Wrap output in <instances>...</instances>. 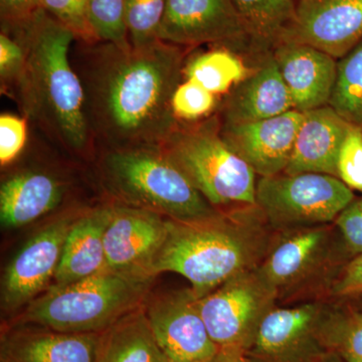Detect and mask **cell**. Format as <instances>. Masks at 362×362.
Masks as SVG:
<instances>
[{"label":"cell","mask_w":362,"mask_h":362,"mask_svg":"<svg viewBox=\"0 0 362 362\" xmlns=\"http://www.w3.org/2000/svg\"><path fill=\"white\" fill-rule=\"evenodd\" d=\"M189 51L160 40L137 49L75 40L71 61L96 148L161 147L178 124L171 98Z\"/></svg>","instance_id":"cell-1"},{"label":"cell","mask_w":362,"mask_h":362,"mask_svg":"<svg viewBox=\"0 0 362 362\" xmlns=\"http://www.w3.org/2000/svg\"><path fill=\"white\" fill-rule=\"evenodd\" d=\"M1 30L25 51V71L11 98L30 130L71 156L93 160L96 146L84 89L71 61L74 33L40 7L18 23L1 25Z\"/></svg>","instance_id":"cell-2"},{"label":"cell","mask_w":362,"mask_h":362,"mask_svg":"<svg viewBox=\"0 0 362 362\" xmlns=\"http://www.w3.org/2000/svg\"><path fill=\"white\" fill-rule=\"evenodd\" d=\"M277 235L256 204L223 209L216 218L197 223L168 218V233L149 275L178 274L201 298L233 276L258 268Z\"/></svg>","instance_id":"cell-3"},{"label":"cell","mask_w":362,"mask_h":362,"mask_svg":"<svg viewBox=\"0 0 362 362\" xmlns=\"http://www.w3.org/2000/svg\"><path fill=\"white\" fill-rule=\"evenodd\" d=\"M98 176L114 202L139 207L181 223L211 220L214 206L160 147H98Z\"/></svg>","instance_id":"cell-4"},{"label":"cell","mask_w":362,"mask_h":362,"mask_svg":"<svg viewBox=\"0 0 362 362\" xmlns=\"http://www.w3.org/2000/svg\"><path fill=\"white\" fill-rule=\"evenodd\" d=\"M154 279L104 271L64 286H49L8 326L35 325L71 333H100L148 299Z\"/></svg>","instance_id":"cell-5"},{"label":"cell","mask_w":362,"mask_h":362,"mask_svg":"<svg viewBox=\"0 0 362 362\" xmlns=\"http://www.w3.org/2000/svg\"><path fill=\"white\" fill-rule=\"evenodd\" d=\"M350 262L334 223L278 233L258 270L278 306L323 301Z\"/></svg>","instance_id":"cell-6"},{"label":"cell","mask_w":362,"mask_h":362,"mask_svg":"<svg viewBox=\"0 0 362 362\" xmlns=\"http://www.w3.org/2000/svg\"><path fill=\"white\" fill-rule=\"evenodd\" d=\"M160 148L214 206L256 204L257 175L221 137L216 112L197 122H178Z\"/></svg>","instance_id":"cell-7"},{"label":"cell","mask_w":362,"mask_h":362,"mask_svg":"<svg viewBox=\"0 0 362 362\" xmlns=\"http://www.w3.org/2000/svg\"><path fill=\"white\" fill-rule=\"evenodd\" d=\"M356 197L339 178L322 173H281L257 181L256 206L276 233L333 223Z\"/></svg>","instance_id":"cell-8"},{"label":"cell","mask_w":362,"mask_h":362,"mask_svg":"<svg viewBox=\"0 0 362 362\" xmlns=\"http://www.w3.org/2000/svg\"><path fill=\"white\" fill-rule=\"evenodd\" d=\"M197 306L214 342L221 349L245 354L264 319L278 304L273 289L255 268L197 298Z\"/></svg>","instance_id":"cell-9"},{"label":"cell","mask_w":362,"mask_h":362,"mask_svg":"<svg viewBox=\"0 0 362 362\" xmlns=\"http://www.w3.org/2000/svg\"><path fill=\"white\" fill-rule=\"evenodd\" d=\"M82 211L70 209L57 216L14 255L1 279V306L6 313H16L30 304L54 279L66 235Z\"/></svg>","instance_id":"cell-10"},{"label":"cell","mask_w":362,"mask_h":362,"mask_svg":"<svg viewBox=\"0 0 362 362\" xmlns=\"http://www.w3.org/2000/svg\"><path fill=\"white\" fill-rule=\"evenodd\" d=\"M158 37L187 49L211 45L252 52L233 0H166Z\"/></svg>","instance_id":"cell-11"},{"label":"cell","mask_w":362,"mask_h":362,"mask_svg":"<svg viewBox=\"0 0 362 362\" xmlns=\"http://www.w3.org/2000/svg\"><path fill=\"white\" fill-rule=\"evenodd\" d=\"M325 301L276 306L245 352L247 362H321L330 352L319 332Z\"/></svg>","instance_id":"cell-12"},{"label":"cell","mask_w":362,"mask_h":362,"mask_svg":"<svg viewBox=\"0 0 362 362\" xmlns=\"http://www.w3.org/2000/svg\"><path fill=\"white\" fill-rule=\"evenodd\" d=\"M145 314L168 362H202L220 352L197 306L192 288L146 300Z\"/></svg>","instance_id":"cell-13"},{"label":"cell","mask_w":362,"mask_h":362,"mask_svg":"<svg viewBox=\"0 0 362 362\" xmlns=\"http://www.w3.org/2000/svg\"><path fill=\"white\" fill-rule=\"evenodd\" d=\"M168 233L161 214L112 202V216L105 233L107 270L152 278L149 267Z\"/></svg>","instance_id":"cell-14"},{"label":"cell","mask_w":362,"mask_h":362,"mask_svg":"<svg viewBox=\"0 0 362 362\" xmlns=\"http://www.w3.org/2000/svg\"><path fill=\"white\" fill-rule=\"evenodd\" d=\"M361 40L362 0H298L281 42L312 45L340 59Z\"/></svg>","instance_id":"cell-15"},{"label":"cell","mask_w":362,"mask_h":362,"mask_svg":"<svg viewBox=\"0 0 362 362\" xmlns=\"http://www.w3.org/2000/svg\"><path fill=\"white\" fill-rule=\"evenodd\" d=\"M302 119L303 113L292 110L256 122H221V134L257 176L269 177L287 168Z\"/></svg>","instance_id":"cell-16"},{"label":"cell","mask_w":362,"mask_h":362,"mask_svg":"<svg viewBox=\"0 0 362 362\" xmlns=\"http://www.w3.org/2000/svg\"><path fill=\"white\" fill-rule=\"evenodd\" d=\"M296 111L328 106L337 78L338 59L312 45L286 42L271 52Z\"/></svg>","instance_id":"cell-17"},{"label":"cell","mask_w":362,"mask_h":362,"mask_svg":"<svg viewBox=\"0 0 362 362\" xmlns=\"http://www.w3.org/2000/svg\"><path fill=\"white\" fill-rule=\"evenodd\" d=\"M70 182L54 171L23 168L9 173L0 185V223L4 230L23 228L65 202Z\"/></svg>","instance_id":"cell-18"},{"label":"cell","mask_w":362,"mask_h":362,"mask_svg":"<svg viewBox=\"0 0 362 362\" xmlns=\"http://www.w3.org/2000/svg\"><path fill=\"white\" fill-rule=\"evenodd\" d=\"M102 332L71 333L35 325L6 326L0 362H97Z\"/></svg>","instance_id":"cell-19"},{"label":"cell","mask_w":362,"mask_h":362,"mask_svg":"<svg viewBox=\"0 0 362 362\" xmlns=\"http://www.w3.org/2000/svg\"><path fill=\"white\" fill-rule=\"evenodd\" d=\"M295 110L291 95L275 59L267 54L259 65L235 86L216 114L223 123H247L265 120Z\"/></svg>","instance_id":"cell-20"},{"label":"cell","mask_w":362,"mask_h":362,"mask_svg":"<svg viewBox=\"0 0 362 362\" xmlns=\"http://www.w3.org/2000/svg\"><path fill=\"white\" fill-rule=\"evenodd\" d=\"M350 126L329 105L305 112L284 173L337 177L338 156Z\"/></svg>","instance_id":"cell-21"},{"label":"cell","mask_w":362,"mask_h":362,"mask_svg":"<svg viewBox=\"0 0 362 362\" xmlns=\"http://www.w3.org/2000/svg\"><path fill=\"white\" fill-rule=\"evenodd\" d=\"M112 202L83 209L71 225L59 261L54 286H64L107 271L104 238Z\"/></svg>","instance_id":"cell-22"},{"label":"cell","mask_w":362,"mask_h":362,"mask_svg":"<svg viewBox=\"0 0 362 362\" xmlns=\"http://www.w3.org/2000/svg\"><path fill=\"white\" fill-rule=\"evenodd\" d=\"M144 304L102 332L97 362H168L150 328Z\"/></svg>","instance_id":"cell-23"},{"label":"cell","mask_w":362,"mask_h":362,"mask_svg":"<svg viewBox=\"0 0 362 362\" xmlns=\"http://www.w3.org/2000/svg\"><path fill=\"white\" fill-rule=\"evenodd\" d=\"M255 54H271L296 16L298 0H233Z\"/></svg>","instance_id":"cell-24"},{"label":"cell","mask_w":362,"mask_h":362,"mask_svg":"<svg viewBox=\"0 0 362 362\" xmlns=\"http://www.w3.org/2000/svg\"><path fill=\"white\" fill-rule=\"evenodd\" d=\"M319 332L326 349L343 361L362 362V311L349 300H326Z\"/></svg>","instance_id":"cell-25"},{"label":"cell","mask_w":362,"mask_h":362,"mask_svg":"<svg viewBox=\"0 0 362 362\" xmlns=\"http://www.w3.org/2000/svg\"><path fill=\"white\" fill-rule=\"evenodd\" d=\"M251 71L237 52L214 47L187 58L183 77L220 97L228 94Z\"/></svg>","instance_id":"cell-26"},{"label":"cell","mask_w":362,"mask_h":362,"mask_svg":"<svg viewBox=\"0 0 362 362\" xmlns=\"http://www.w3.org/2000/svg\"><path fill=\"white\" fill-rule=\"evenodd\" d=\"M329 106L351 125L362 128V40L338 59Z\"/></svg>","instance_id":"cell-27"},{"label":"cell","mask_w":362,"mask_h":362,"mask_svg":"<svg viewBox=\"0 0 362 362\" xmlns=\"http://www.w3.org/2000/svg\"><path fill=\"white\" fill-rule=\"evenodd\" d=\"M127 0H89L88 18L95 39L130 47L126 26Z\"/></svg>","instance_id":"cell-28"},{"label":"cell","mask_w":362,"mask_h":362,"mask_svg":"<svg viewBox=\"0 0 362 362\" xmlns=\"http://www.w3.org/2000/svg\"><path fill=\"white\" fill-rule=\"evenodd\" d=\"M166 0H127L126 26L131 47H142L159 40Z\"/></svg>","instance_id":"cell-29"},{"label":"cell","mask_w":362,"mask_h":362,"mask_svg":"<svg viewBox=\"0 0 362 362\" xmlns=\"http://www.w3.org/2000/svg\"><path fill=\"white\" fill-rule=\"evenodd\" d=\"M218 104V96L189 80H183L171 98V109L178 122L204 120L216 113Z\"/></svg>","instance_id":"cell-30"},{"label":"cell","mask_w":362,"mask_h":362,"mask_svg":"<svg viewBox=\"0 0 362 362\" xmlns=\"http://www.w3.org/2000/svg\"><path fill=\"white\" fill-rule=\"evenodd\" d=\"M89 0H40V7L63 23L75 35L76 40L96 42L88 18Z\"/></svg>","instance_id":"cell-31"},{"label":"cell","mask_w":362,"mask_h":362,"mask_svg":"<svg viewBox=\"0 0 362 362\" xmlns=\"http://www.w3.org/2000/svg\"><path fill=\"white\" fill-rule=\"evenodd\" d=\"M30 126L23 116L2 113L0 116V164L11 165L25 151L30 142Z\"/></svg>","instance_id":"cell-32"},{"label":"cell","mask_w":362,"mask_h":362,"mask_svg":"<svg viewBox=\"0 0 362 362\" xmlns=\"http://www.w3.org/2000/svg\"><path fill=\"white\" fill-rule=\"evenodd\" d=\"M337 177L362 194V128L350 126L338 156Z\"/></svg>","instance_id":"cell-33"},{"label":"cell","mask_w":362,"mask_h":362,"mask_svg":"<svg viewBox=\"0 0 362 362\" xmlns=\"http://www.w3.org/2000/svg\"><path fill=\"white\" fill-rule=\"evenodd\" d=\"M25 51L18 40L0 33V82L1 92L11 97L25 71Z\"/></svg>","instance_id":"cell-34"},{"label":"cell","mask_w":362,"mask_h":362,"mask_svg":"<svg viewBox=\"0 0 362 362\" xmlns=\"http://www.w3.org/2000/svg\"><path fill=\"white\" fill-rule=\"evenodd\" d=\"M350 261L362 255V195L345 207L334 221Z\"/></svg>","instance_id":"cell-35"},{"label":"cell","mask_w":362,"mask_h":362,"mask_svg":"<svg viewBox=\"0 0 362 362\" xmlns=\"http://www.w3.org/2000/svg\"><path fill=\"white\" fill-rule=\"evenodd\" d=\"M361 293L362 255L344 267L331 289L329 299H349Z\"/></svg>","instance_id":"cell-36"},{"label":"cell","mask_w":362,"mask_h":362,"mask_svg":"<svg viewBox=\"0 0 362 362\" xmlns=\"http://www.w3.org/2000/svg\"><path fill=\"white\" fill-rule=\"evenodd\" d=\"M40 7V0H0L1 25H11L28 18Z\"/></svg>","instance_id":"cell-37"},{"label":"cell","mask_w":362,"mask_h":362,"mask_svg":"<svg viewBox=\"0 0 362 362\" xmlns=\"http://www.w3.org/2000/svg\"><path fill=\"white\" fill-rule=\"evenodd\" d=\"M202 362H247V361L245 354L238 350L221 349L213 358Z\"/></svg>","instance_id":"cell-38"},{"label":"cell","mask_w":362,"mask_h":362,"mask_svg":"<svg viewBox=\"0 0 362 362\" xmlns=\"http://www.w3.org/2000/svg\"><path fill=\"white\" fill-rule=\"evenodd\" d=\"M345 300H349L350 303L354 304V306L359 309V310L362 311V293L361 294L356 295V296L349 298V299Z\"/></svg>","instance_id":"cell-39"},{"label":"cell","mask_w":362,"mask_h":362,"mask_svg":"<svg viewBox=\"0 0 362 362\" xmlns=\"http://www.w3.org/2000/svg\"><path fill=\"white\" fill-rule=\"evenodd\" d=\"M321 362H344L342 361L341 358H340L339 356H337V354H333V352H329V354H327Z\"/></svg>","instance_id":"cell-40"}]
</instances>
